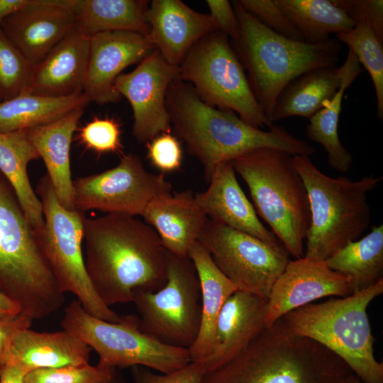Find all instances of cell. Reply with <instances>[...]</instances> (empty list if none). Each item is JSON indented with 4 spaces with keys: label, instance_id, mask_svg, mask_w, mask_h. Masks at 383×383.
I'll list each match as a JSON object with an SVG mask.
<instances>
[{
    "label": "cell",
    "instance_id": "6da1fadb",
    "mask_svg": "<svg viewBox=\"0 0 383 383\" xmlns=\"http://www.w3.org/2000/svg\"><path fill=\"white\" fill-rule=\"evenodd\" d=\"M84 263L109 306L132 302L135 290L154 292L167 281V250L144 221L123 213L84 219Z\"/></svg>",
    "mask_w": 383,
    "mask_h": 383
},
{
    "label": "cell",
    "instance_id": "7a4b0ae2",
    "mask_svg": "<svg viewBox=\"0 0 383 383\" xmlns=\"http://www.w3.org/2000/svg\"><path fill=\"white\" fill-rule=\"evenodd\" d=\"M166 106L175 136L200 162L207 181L217 165L252 150L274 148L307 156L316 152L307 141L282 126L273 124L263 131L232 111L207 105L188 83L178 79L168 87Z\"/></svg>",
    "mask_w": 383,
    "mask_h": 383
},
{
    "label": "cell",
    "instance_id": "3957f363",
    "mask_svg": "<svg viewBox=\"0 0 383 383\" xmlns=\"http://www.w3.org/2000/svg\"><path fill=\"white\" fill-rule=\"evenodd\" d=\"M346 363L316 341L293 333L282 317L201 383H343Z\"/></svg>",
    "mask_w": 383,
    "mask_h": 383
},
{
    "label": "cell",
    "instance_id": "277c9868",
    "mask_svg": "<svg viewBox=\"0 0 383 383\" xmlns=\"http://www.w3.org/2000/svg\"><path fill=\"white\" fill-rule=\"evenodd\" d=\"M231 4L239 26L234 50L268 118L277 97L290 82L309 71L338 62L341 43L337 39L317 44L289 39L264 26L238 1Z\"/></svg>",
    "mask_w": 383,
    "mask_h": 383
},
{
    "label": "cell",
    "instance_id": "5b68a950",
    "mask_svg": "<svg viewBox=\"0 0 383 383\" xmlns=\"http://www.w3.org/2000/svg\"><path fill=\"white\" fill-rule=\"evenodd\" d=\"M0 289L32 320L57 311L65 301L13 189L0 172Z\"/></svg>",
    "mask_w": 383,
    "mask_h": 383
},
{
    "label": "cell",
    "instance_id": "8992f818",
    "mask_svg": "<svg viewBox=\"0 0 383 383\" xmlns=\"http://www.w3.org/2000/svg\"><path fill=\"white\" fill-rule=\"evenodd\" d=\"M292 162L306 189L311 213L304 257L326 261L360 239L369 228L367 193L383 177L370 175L357 181L342 176L334 178L321 172L309 156L293 155Z\"/></svg>",
    "mask_w": 383,
    "mask_h": 383
},
{
    "label": "cell",
    "instance_id": "52a82bcc",
    "mask_svg": "<svg viewBox=\"0 0 383 383\" xmlns=\"http://www.w3.org/2000/svg\"><path fill=\"white\" fill-rule=\"evenodd\" d=\"M383 293V279L346 297L309 304L282 316L294 334L312 339L341 358L362 383H383V363L374 356L375 338L367 313Z\"/></svg>",
    "mask_w": 383,
    "mask_h": 383
},
{
    "label": "cell",
    "instance_id": "ba28073f",
    "mask_svg": "<svg viewBox=\"0 0 383 383\" xmlns=\"http://www.w3.org/2000/svg\"><path fill=\"white\" fill-rule=\"evenodd\" d=\"M291 154L274 148H258L231 162L246 183L258 214L289 254L304 257V240L311 213L306 189L294 167Z\"/></svg>",
    "mask_w": 383,
    "mask_h": 383
},
{
    "label": "cell",
    "instance_id": "9c48e42d",
    "mask_svg": "<svg viewBox=\"0 0 383 383\" xmlns=\"http://www.w3.org/2000/svg\"><path fill=\"white\" fill-rule=\"evenodd\" d=\"M35 193L44 218L37 236L61 291L74 294L90 315L111 323L121 321V316L102 301L89 278L82 252L84 213L59 203L47 174L38 181Z\"/></svg>",
    "mask_w": 383,
    "mask_h": 383
},
{
    "label": "cell",
    "instance_id": "30bf717a",
    "mask_svg": "<svg viewBox=\"0 0 383 383\" xmlns=\"http://www.w3.org/2000/svg\"><path fill=\"white\" fill-rule=\"evenodd\" d=\"M179 67L178 80L191 86L207 105L237 113L257 128L270 122L256 99L229 38L215 30L199 40Z\"/></svg>",
    "mask_w": 383,
    "mask_h": 383
},
{
    "label": "cell",
    "instance_id": "8fae6325",
    "mask_svg": "<svg viewBox=\"0 0 383 383\" xmlns=\"http://www.w3.org/2000/svg\"><path fill=\"white\" fill-rule=\"evenodd\" d=\"M60 325L94 350L99 363L107 367L142 366L166 374L191 362L188 349L160 343L141 332L135 315L108 322L88 313L75 299L65 308Z\"/></svg>",
    "mask_w": 383,
    "mask_h": 383
},
{
    "label": "cell",
    "instance_id": "7c38bea8",
    "mask_svg": "<svg viewBox=\"0 0 383 383\" xmlns=\"http://www.w3.org/2000/svg\"><path fill=\"white\" fill-rule=\"evenodd\" d=\"M167 281L160 289L133 293L139 328L160 343L189 350L200 328L199 280L189 256L167 250Z\"/></svg>",
    "mask_w": 383,
    "mask_h": 383
},
{
    "label": "cell",
    "instance_id": "4fadbf2b",
    "mask_svg": "<svg viewBox=\"0 0 383 383\" xmlns=\"http://www.w3.org/2000/svg\"><path fill=\"white\" fill-rule=\"evenodd\" d=\"M198 241L238 290L267 300L289 261L287 250H276L257 238L209 218Z\"/></svg>",
    "mask_w": 383,
    "mask_h": 383
},
{
    "label": "cell",
    "instance_id": "5bb4252c",
    "mask_svg": "<svg viewBox=\"0 0 383 383\" xmlns=\"http://www.w3.org/2000/svg\"><path fill=\"white\" fill-rule=\"evenodd\" d=\"M73 189L74 209L83 213L97 210L135 216L154 199L172 193V184L162 174L148 171L138 155L128 153L110 170L74 179Z\"/></svg>",
    "mask_w": 383,
    "mask_h": 383
},
{
    "label": "cell",
    "instance_id": "9a60e30c",
    "mask_svg": "<svg viewBox=\"0 0 383 383\" xmlns=\"http://www.w3.org/2000/svg\"><path fill=\"white\" fill-rule=\"evenodd\" d=\"M178 72L179 67L167 62L155 49L132 72L116 78L114 89L131 106L133 134L139 143L170 133L166 96L170 84L178 79Z\"/></svg>",
    "mask_w": 383,
    "mask_h": 383
},
{
    "label": "cell",
    "instance_id": "2e32d148",
    "mask_svg": "<svg viewBox=\"0 0 383 383\" xmlns=\"http://www.w3.org/2000/svg\"><path fill=\"white\" fill-rule=\"evenodd\" d=\"M351 280L328 267L326 261L306 257L289 260L267 299L265 327L310 302L328 296L353 294Z\"/></svg>",
    "mask_w": 383,
    "mask_h": 383
},
{
    "label": "cell",
    "instance_id": "e0dca14e",
    "mask_svg": "<svg viewBox=\"0 0 383 383\" xmlns=\"http://www.w3.org/2000/svg\"><path fill=\"white\" fill-rule=\"evenodd\" d=\"M89 56L83 94L99 105L116 103L121 97L114 82L128 66L140 63L155 47L144 35L108 31L89 37Z\"/></svg>",
    "mask_w": 383,
    "mask_h": 383
},
{
    "label": "cell",
    "instance_id": "ac0fdd59",
    "mask_svg": "<svg viewBox=\"0 0 383 383\" xmlns=\"http://www.w3.org/2000/svg\"><path fill=\"white\" fill-rule=\"evenodd\" d=\"M0 27L35 67L76 28V21L67 0H30L3 20Z\"/></svg>",
    "mask_w": 383,
    "mask_h": 383
},
{
    "label": "cell",
    "instance_id": "d6986e66",
    "mask_svg": "<svg viewBox=\"0 0 383 383\" xmlns=\"http://www.w3.org/2000/svg\"><path fill=\"white\" fill-rule=\"evenodd\" d=\"M235 173L231 161L217 165L209 180V187L195 194L197 204L208 218L257 238L276 250H287L258 218Z\"/></svg>",
    "mask_w": 383,
    "mask_h": 383
},
{
    "label": "cell",
    "instance_id": "ffe728a7",
    "mask_svg": "<svg viewBox=\"0 0 383 383\" xmlns=\"http://www.w3.org/2000/svg\"><path fill=\"white\" fill-rule=\"evenodd\" d=\"M147 21L150 43L177 67L199 40L216 30L209 14L197 12L180 0H152Z\"/></svg>",
    "mask_w": 383,
    "mask_h": 383
},
{
    "label": "cell",
    "instance_id": "44dd1931",
    "mask_svg": "<svg viewBox=\"0 0 383 383\" xmlns=\"http://www.w3.org/2000/svg\"><path fill=\"white\" fill-rule=\"evenodd\" d=\"M267 304V299L240 290L228 298L217 319L212 353L202 361L206 372L233 359L266 328Z\"/></svg>",
    "mask_w": 383,
    "mask_h": 383
},
{
    "label": "cell",
    "instance_id": "7402d4cb",
    "mask_svg": "<svg viewBox=\"0 0 383 383\" xmlns=\"http://www.w3.org/2000/svg\"><path fill=\"white\" fill-rule=\"evenodd\" d=\"M89 47V37L74 28L35 67L26 93L51 98L83 94Z\"/></svg>",
    "mask_w": 383,
    "mask_h": 383
},
{
    "label": "cell",
    "instance_id": "603a6c76",
    "mask_svg": "<svg viewBox=\"0 0 383 383\" xmlns=\"http://www.w3.org/2000/svg\"><path fill=\"white\" fill-rule=\"evenodd\" d=\"M141 216L156 231L165 249L179 257L188 256L208 219L192 190L154 199Z\"/></svg>",
    "mask_w": 383,
    "mask_h": 383
},
{
    "label": "cell",
    "instance_id": "cb8c5ba5",
    "mask_svg": "<svg viewBox=\"0 0 383 383\" xmlns=\"http://www.w3.org/2000/svg\"><path fill=\"white\" fill-rule=\"evenodd\" d=\"M91 350L65 330L46 333L23 328L11 338L7 364L16 365L26 373L38 369L82 365L89 364Z\"/></svg>",
    "mask_w": 383,
    "mask_h": 383
},
{
    "label": "cell",
    "instance_id": "d4e9b609",
    "mask_svg": "<svg viewBox=\"0 0 383 383\" xmlns=\"http://www.w3.org/2000/svg\"><path fill=\"white\" fill-rule=\"evenodd\" d=\"M86 107H79L50 123L27 130L29 139L42 158L59 203L75 210L70 167L72 136Z\"/></svg>",
    "mask_w": 383,
    "mask_h": 383
},
{
    "label": "cell",
    "instance_id": "484cf974",
    "mask_svg": "<svg viewBox=\"0 0 383 383\" xmlns=\"http://www.w3.org/2000/svg\"><path fill=\"white\" fill-rule=\"evenodd\" d=\"M188 256L196 271L201 290L200 328L195 342L189 349L191 362H199L212 353L218 315L226 301L238 288L218 269L210 253L198 240L191 246Z\"/></svg>",
    "mask_w": 383,
    "mask_h": 383
},
{
    "label": "cell",
    "instance_id": "4316f807",
    "mask_svg": "<svg viewBox=\"0 0 383 383\" xmlns=\"http://www.w3.org/2000/svg\"><path fill=\"white\" fill-rule=\"evenodd\" d=\"M343 66L320 67L290 82L277 97L269 119L272 123L291 116L309 119L338 91Z\"/></svg>",
    "mask_w": 383,
    "mask_h": 383
},
{
    "label": "cell",
    "instance_id": "83f0119b",
    "mask_svg": "<svg viewBox=\"0 0 383 383\" xmlns=\"http://www.w3.org/2000/svg\"><path fill=\"white\" fill-rule=\"evenodd\" d=\"M76 29L87 37L108 31H130L147 35L145 0H67Z\"/></svg>",
    "mask_w": 383,
    "mask_h": 383
},
{
    "label": "cell",
    "instance_id": "f1b7e54d",
    "mask_svg": "<svg viewBox=\"0 0 383 383\" xmlns=\"http://www.w3.org/2000/svg\"><path fill=\"white\" fill-rule=\"evenodd\" d=\"M39 158L27 130L0 133V172L11 184L28 221L37 232L43 228L44 218L27 169L30 162Z\"/></svg>",
    "mask_w": 383,
    "mask_h": 383
},
{
    "label": "cell",
    "instance_id": "f546056e",
    "mask_svg": "<svg viewBox=\"0 0 383 383\" xmlns=\"http://www.w3.org/2000/svg\"><path fill=\"white\" fill-rule=\"evenodd\" d=\"M343 66V74L338 91L309 119L306 135L309 140L323 145L327 152L328 164L332 169L346 172L353 163V156L340 143L338 126L344 93L362 69L357 57L350 50Z\"/></svg>",
    "mask_w": 383,
    "mask_h": 383
},
{
    "label": "cell",
    "instance_id": "4dcf8cb0",
    "mask_svg": "<svg viewBox=\"0 0 383 383\" xmlns=\"http://www.w3.org/2000/svg\"><path fill=\"white\" fill-rule=\"evenodd\" d=\"M89 101L84 94L51 98L21 94L0 102V133L26 131L55 121Z\"/></svg>",
    "mask_w": 383,
    "mask_h": 383
},
{
    "label": "cell",
    "instance_id": "1f68e13d",
    "mask_svg": "<svg viewBox=\"0 0 383 383\" xmlns=\"http://www.w3.org/2000/svg\"><path fill=\"white\" fill-rule=\"evenodd\" d=\"M326 262L350 279L353 293L383 279V225L372 226L370 233L349 243Z\"/></svg>",
    "mask_w": 383,
    "mask_h": 383
},
{
    "label": "cell",
    "instance_id": "d6a6232c",
    "mask_svg": "<svg viewBox=\"0 0 383 383\" xmlns=\"http://www.w3.org/2000/svg\"><path fill=\"white\" fill-rule=\"evenodd\" d=\"M310 44L326 42L332 33L347 32L355 23L331 0H274Z\"/></svg>",
    "mask_w": 383,
    "mask_h": 383
},
{
    "label": "cell",
    "instance_id": "836d02e7",
    "mask_svg": "<svg viewBox=\"0 0 383 383\" xmlns=\"http://www.w3.org/2000/svg\"><path fill=\"white\" fill-rule=\"evenodd\" d=\"M336 39L349 47L369 72L377 101V117L383 118V43L365 24L357 23L350 30L336 35Z\"/></svg>",
    "mask_w": 383,
    "mask_h": 383
},
{
    "label": "cell",
    "instance_id": "e575fe53",
    "mask_svg": "<svg viewBox=\"0 0 383 383\" xmlns=\"http://www.w3.org/2000/svg\"><path fill=\"white\" fill-rule=\"evenodd\" d=\"M34 69L0 27V101L26 93L30 85Z\"/></svg>",
    "mask_w": 383,
    "mask_h": 383
},
{
    "label": "cell",
    "instance_id": "d590c367",
    "mask_svg": "<svg viewBox=\"0 0 383 383\" xmlns=\"http://www.w3.org/2000/svg\"><path fill=\"white\" fill-rule=\"evenodd\" d=\"M111 369L99 363L38 369L26 373L23 383H103Z\"/></svg>",
    "mask_w": 383,
    "mask_h": 383
},
{
    "label": "cell",
    "instance_id": "8d00e7d4",
    "mask_svg": "<svg viewBox=\"0 0 383 383\" xmlns=\"http://www.w3.org/2000/svg\"><path fill=\"white\" fill-rule=\"evenodd\" d=\"M120 123L113 118H94L78 130L77 140L88 150L98 154L123 155Z\"/></svg>",
    "mask_w": 383,
    "mask_h": 383
},
{
    "label": "cell",
    "instance_id": "74e56055",
    "mask_svg": "<svg viewBox=\"0 0 383 383\" xmlns=\"http://www.w3.org/2000/svg\"><path fill=\"white\" fill-rule=\"evenodd\" d=\"M241 6L274 33L305 42L301 34L274 0H238Z\"/></svg>",
    "mask_w": 383,
    "mask_h": 383
},
{
    "label": "cell",
    "instance_id": "f35d334b",
    "mask_svg": "<svg viewBox=\"0 0 383 383\" xmlns=\"http://www.w3.org/2000/svg\"><path fill=\"white\" fill-rule=\"evenodd\" d=\"M148 158L162 173L181 168L182 149L179 140L171 133H162L146 143Z\"/></svg>",
    "mask_w": 383,
    "mask_h": 383
},
{
    "label": "cell",
    "instance_id": "ab89813d",
    "mask_svg": "<svg viewBox=\"0 0 383 383\" xmlns=\"http://www.w3.org/2000/svg\"><path fill=\"white\" fill-rule=\"evenodd\" d=\"M355 23L370 26L383 43L382 0H331Z\"/></svg>",
    "mask_w": 383,
    "mask_h": 383
},
{
    "label": "cell",
    "instance_id": "60d3db41",
    "mask_svg": "<svg viewBox=\"0 0 383 383\" xmlns=\"http://www.w3.org/2000/svg\"><path fill=\"white\" fill-rule=\"evenodd\" d=\"M133 383H201L206 372L202 361L190 362L176 371L166 374H156L142 366L131 367Z\"/></svg>",
    "mask_w": 383,
    "mask_h": 383
},
{
    "label": "cell",
    "instance_id": "b9f144b4",
    "mask_svg": "<svg viewBox=\"0 0 383 383\" xmlns=\"http://www.w3.org/2000/svg\"><path fill=\"white\" fill-rule=\"evenodd\" d=\"M206 2L216 30L231 38L233 43L235 42L239 36V26L232 4L227 0H207Z\"/></svg>",
    "mask_w": 383,
    "mask_h": 383
},
{
    "label": "cell",
    "instance_id": "7bdbcfd3",
    "mask_svg": "<svg viewBox=\"0 0 383 383\" xmlns=\"http://www.w3.org/2000/svg\"><path fill=\"white\" fill-rule=\"evenodd\" d=\"M33 321L22 313L0 319V367L8 362L11 340L14 333L20 329L30 328Z\"/></svg>",
    "mask_w": 383,
    "mask_h": 383
},
{
    "label": "cell",
    "instance_id": "ee69618b",
    "mask_svg": "<svg viewBox=\"0 0 383 383\" xmlns=\"http://www.w3.org/2000/svg\"><path fill=\"white\" fill-rule=\"evenodd\" d=\"M26 372L14 364L0 367V383H23Z\"/></svg>",
    "mask_w": 383,
    "mask_h": 383
},
{
    "label": "cell",
    "instance_id": "f6af8a7d",
    "mask_svg": "<svg viewBox=\"0 0 383 383\" xmlns=\"http://www.w3.org/2000/svg\"><path fill=\"white\" fill-rule=\"evenodd\" d=\"M21 313L19 306L0 289V319L14 317Z\"/></svg>",
    "mask_w": 383,
    "mask_h": 383
},
{
    "label": "cell",
    "instance_id": "bcb514c9",
    "mask_svg": "<svg viewBox=\"0 0 383 383\" xmlns=\"http://www.w3.org/2000/svg\"><path fill=\"white\" fill-rule=\"evenodd\" d=\"M30 0H0V23L6 17L21 9Z\"/></svg>",
    "mask_w": 383,
    "mask_h": 383
},
{
    "label": "cell",
    "instance_id": "7dc6e473",
    "mask_svg": "<svg viewBox=\"0 0 383 383\" xmlns=\"http://www.w3.org/2000/svg\"><path fill=\"white\" fill-rule=\"evenodd\" d=\"M103 383H126V381L118 368L112 367L109 377Z\"/></svg>",
    "mask_w": 383,
    "mask_h": 383
},
{
    "label": "cell",
    "instance_id": "c3c4849f",
    "mask_svg": "<svg viewBox=\"0 0 383 383\" xmlns=\"http://www.w3.org/2000/svg\"><path fill=\"white\" fill-rule=\"evenodd\" d=\"M343 383H362L360 379L353 372L349 374Z\"/></svg>",
    "mask_w": 383,
    "mask_h": 383
},
{
    "label": "cell",
    "instance_id": "681fc988",
    "mask_svg": "<svg viewBox=\"0 0 383 383\" xmlns=\"http://www.w3.org/2000/svg\"><path fill=\"white\" fill-rule=\"evenodd\" d=\"M1 102V101H0Z\"/></svg>",
    "mask_w": 383,
    "mask_h": 383
}]
</instances>
